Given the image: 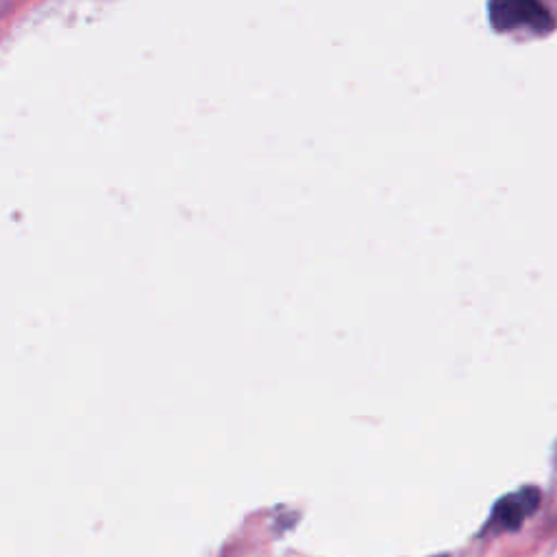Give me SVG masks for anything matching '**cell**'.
<instances>
[{"mask_svg": "<svg viewBox=\"0 0 557 557\" xmlns=\"http://www.w3.org/2000/svg\"><path fill=\"white\" fill-rule=\"evenodd\" d=\"M540 492L536 488H523L507 494L492 507L488 529L494 531H514L538 510Z\"/></svg>", "mask_w": 557, "mask_h": 557, "instance_id": "2", "label": "cell"}, {"mask_svg": "<svg viewBox=\"0 0 557 557\" xmlns=\"http://www.w3.org/2000/svg\"><path fill=\"white\" fill-rule=\"evenodd\" d=\"M488 16L497 31L534 29L547 33L555 27L551 11L540 0H490Z\"/></svg>", "mask_w": 557, "mask_h": 557, "instance_id": "1", "label": "cell"}]
</instances>
